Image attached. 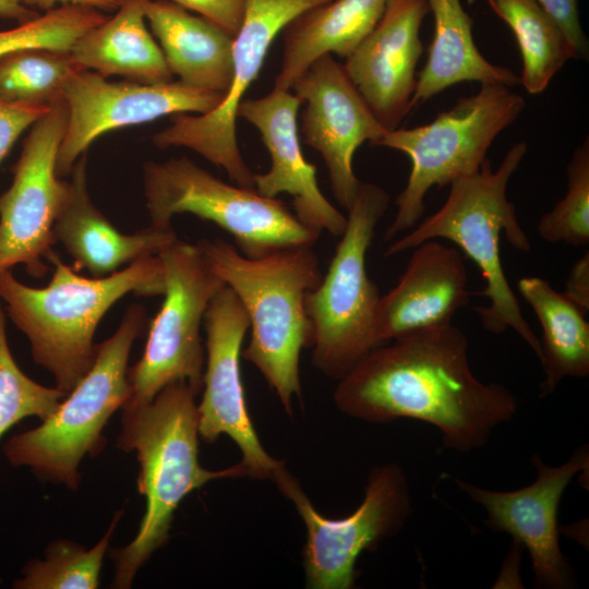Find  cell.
Masks as SVG:
<instances>
[{"label": "cell", "mask_w": 589, "mask_h": 589, "mask_svg": "<svg viewBox=\"0 0 589 589\" xmlns=\"http://www.w3.org/2000/svg\"><path fill=\"white\" fill-rule=\"evenodd\" d=\"M5 324L0 300V438L27 417L45 420L68 395L36 383L19 368L9 348Z\"/></svg>", "instance_id": "4dcf8cb0"}, {"label": "cell", "mask_w": 589, "mask_h": 589, "mask_svg": "<svg viewBox=\"0 0 589 589\" xmlns=\"http://www.w3.org/2000/svg\"><path fill=\"white\" fill-rule=\"evenodd\" d=\"M145 17L178 81L227 93L233 74L235 37L204 16L168 0H148Z\"/></svg>", "instance_id": "7402d4cb"}, {"label": "cell", "mask_w": 589, "mask_h": 589, "mask_svg": "<svg viewBox=\"0 0 589 589\" xmlns=\"http://www.w3.org/2000/svg\"><path fill=\"white\" fill-rule=\"evenodd\" d=\"M301 104L291 91L275 88L240 103L238 118L255 127L272 161L267 172L254 173V189L266 197L289 194L293 213L305 227L318 235L326 231L340 237L347 217L322 193L316 168L304 158L300 146L297 116Z\"/></svg>", "instance_id": "ac0fdd59"}, {"label": "cell", "mask_w": 589, "mask_h": 589, "mask_svg": "<svg viewBox=\"0 0 589 589\" xmlns=\"http://www.w3.org/2000/svg\"><path fill=\"white\" fill-rule=\"evenodd\" d=\"M527 149L526 142H518L506 153L497 170L492 169L486 158L478 171L453 181L443 206L394 241L384 256L412 250L431 239L453 241L477 264L484 279V288L478 296L485 297L489 305L473 308L483 328L493 334L514 329L540 359V339L521 313L500 256L502 232L517 250L529 252L531 249L506 194L509 179Z\"/></svg>", "instance_id": "5b68a950"}, {"label": "cell", "mask_w": 589, "mask_h": 589, "mask_svg": "<svg viewBox=\"0 0 589 589\" xmlns=\"http://www.w3.org/2000/svg\"><path fill=\"white\" fill-rule=\"evenodd\" d=\"M518 290L542 327L540 362L545 373L540 396L551 394L565 377L589 374V323L585 313L548 280L522 277Z\"/></svg>", "instance_id": "484cf974"}, {"label": "cell", "mask_w": 589, "mask_h": 589, "mask_svg": "<svg viewBox=\"0 0 589 589\" xmlns=\"http://www.w3.org/2000/svg\"><path fill=\"white\" fill-rule=\"evenodd\" d=\"M122 510L118 512L104 537L87 550L70 540L52 542L45 560H32L22 568L23 577L13 584L17 589H95L112 531Z\"/></svg>", "instance_id": "f1b7e54d"}, {"label": "cell", "mask_w": 589, "mask_h": 589, "mask_svg": "<svg viewBox=\"0 0 589 589\" xmlns=\"http://www.w3.org/2000/svg\"><path fill=\"white\" fill-rule=\"evenodd\" d=\"M106 20V15L92 7L53 8L16 27L0 31V58L29 48L70 51L82 36Z\"/></svg>", "instance_id": "f546056e"}, {"label": "cell", "mask_w": 589, "mask_h": 589, "mask_svg": "<svg viewBox=\"0 0 589 589\" xmlns=\"http://www.w3.org/2000/svg\"><path fill=\"white\" fill-rule=\"evenodd\" d=\"M397 285L380 297L375 339L387 344L400 336L452 323L469 301L465 261L437 239L416 248Z\"/></svg>", "instance_id": "ffe728a7"}, {"label": "cell", "mask_w": 589, "mask_h": 589, "mask_svg": "<svg viewBox=\"0 0 589 589\" xmlns=\"http://www.w3.org/2000/svg\"><path fill=\"white\" fill-rule=\"evenodd\" d=\"M332 0H244L241 27L233 39V74L220 104L203 115H173L170 124L152 136L160 148L187 147L215 166L240 187L254 189V173L237 141V111L259 76L276 36L302 12Z\"/></svg>", "instance_id": "7c38bea8"}, {"label": "cell", "mask_w": 589, "mask_h": 589, "mask_svg": "<svg viewBox=\"0 0 589 589\" xmlns=\"http://www.w3.org/2000/svg\"><path fill=\"white\" fill-rule=\"evenodd\" d=\"M143 190L151 225L172 227L177 214H193L229 233L247 257L313 247L321 236L277 197L227 183L187 157L146 161Z\"/></svg>", "instance_id": "9c48e42d"}, {"label": "cell", "mask_w": 589, "mask_h": 589, "mask_svg": "<svg viewBox=\"0 0 589 589\" xmlns=\"http://www.w3.org/2000/svg\"><path fill=\"white\" fill-rule=\"evenodd\" d=\"M148 0H124L118 12L82 36L70 50L75 64L107 77L156 84L173 81L159 45L146 26Z\"/></svg>", "instance_id": "cb8c5ba5"}, {"label": "cell", "mask_w": 589, "mask_h": 589, "mask_svg": "<svg viewBox=\"0 0 589 589\" xmlns=\"http://www.w3.org/2000/svg\"><path fill=\"white\" fill-rule=\"evenodd\" d=\"M180 7L196 12L199 15L217 24L232 37L239 32L243 14L244 0H170Z\"/></svg>", "instance_id": "e575fe53"}, {"label": "cell", "mask_w": 589, "mask_h": 589, "mask_svg": "<svg viewBox=\"0 0 589 589\" xmlns=\"http://www.w3.org/2000/svg\"><path fill=\"white\" fill-rule=\"evenodd\" d=\"M563 31L572 47L574 59L587 60L588 39L580 24L578 0H537Z\"/></svg>", "instance_id": "836d02e7"}, {"label": "cell", "mask_w": 589, "mask_h": 589, "mask_svg": "<svg viewBox=\"0 0 589 589\" xmlns=\"http://www.w3.org/2000/svg\"><path fill=\"white\" fill-rule=\"evenodd\" d=\"M205 365L197 404L200 437L212 444L223 434L241 453L249 478L274 481L286 467L263 447L248 412L240 371L248 315L235 292L224 285L211 300L203 321Z\"/></svg>", "instance_id": "5bb4252c"}, {"label": "cell", "mask_w": 589, "mask_h": 589, "mask_svg": "<svg viewBox=\"0 0 589 589\" xmlns=\"http://www.w3.org/2000/svg\"><path fill=\"white\" fill-rule=\"evenodd\" d=\"M525 106L521 95L512 87L485 83L428 124L387 131L376 146L406 154L411 171L395 201L397 212L385 231V240L404 235L418 224L431 188H442L478 171L493 141Z\"/></svg>", "instance_id": "ba28073f"}, {"label": "cell", "mask_w": 589, "mask_h": 589, "mask_svg": "<svg viewBox=\"0 0 589 589\" xmlns=\"http://www.w3.org/2000/svg\"><path fill=\"white\" fill-rule=\"evenodd\" d=\"M158 255L166 273L164 301L151 322L141 359L128 369L131 396L122 408L152 401L176 381H185L197 395L203 388L201 329L211 300L225 284L195 243L177 239Z\"/></svg>", "instance_id": "8fae6325"}, {"label": "cell", "mask_w": 589, "mask_h": 589, "mask_svg": "<svg viewBox=\"0 0 589 589\" xmlns=\"http://www.w3.org/2000/svg\"><path fill=\"white\" fill-rule=\"evenodd\" d=\"M68 108L65 132L57 157L59 177L70 176L76 160L103 134L179 113H207L225 93L197 88L180 81L147 84L111 82L80 69L63 89Z\"/></svg>", "instance_id": "9a60e30c"}, {"label": "cell", "mask_w": 589, "mask_h": 589, "mask_svg": "<svg viewBox=\"0 0 589 589\" xmlns=\"http://www.w3.org/2000/svg\"><path fill=\"white\" fill-rule=\"evenodd\" d=\"M291 89L305 104L302 140L323 158L333 194L348 211L362 183L353 171V155L366 141L376 145L387 131L330 53L313 61Z\"/></svg>", "instance_id": "2e32d148"}, {"label": "cell", "mask_w": 589, "mask_h": 589, "mask_svg": "<svg viewBox=\"0 0 589 589\" xmlns=\"http://www.w3.org/2000/svg\"><path fill=\"white\" fill-rule=\"evenodd\" d=\"M562 293L585 314L589 312V252L578 259L569 269Z\"/></svg>", "instance_id": "d590c367"}, {"label": "cell", "mask_w": 589, "mask_h": 589, "mask_svg": "<svg viewBox=\"0 0 589 589\" xmlns=\"http://www.w3.org/2000/svg\"><path fill=\"white\" fill-rule=\"evenodd\" d=\"M148 321L145 309L132 304L116 332L97 344L89 371L37 428L10 437L3 453L14 467H28L38 478L75 490L79 465L105 446L103 430L112 413L128 401L131 386L128 361L133 342Z\"/></svg>", "instance_id": "8992f818"}, {"label": "cell", "mask_w": 589, "mask_h": 589, "mask_svg": "<svg viewBox=\"0 0 589 589\" xmlns=\"http://www.w3.org/2000/svg\"><path fill=\"white\" fill-rule=\"evenodd\" d=\"M369 351L334 390L337 409L385 423L407 418L430 423L443 445L469 453L486 444L518 410L510 390L483 383L468 361L465 334L452 323L413 332Z\"/></svg>", "instance_id": "6da1fadb"}, {"label": "cell", "mask_w": 589, "mask_h": 589, "mask_svg": "<svg viewBox=\"0 0 589 589\" xmlns=\"http://www.w3.org/2000/svg\"><path fill=\"white\" fill-rule=\"evenodd\" d=\"M514 33L522 60L520 83L529 94L542 93L574 53L563 31L537 0H488Z\"/></svg>", "instance_id": "4316f807"}, {"label": "cell", "mask_w": 589, "mask_h": 589, "mask_svg": "<svg viewBox=\"0 0 589 589\" xmlns=\"http://www.w3.org/2000/svg\"><path fill=\"white\" fill-rule=\"evenodd\" d=\"M531 461L537 479L517 490H486L459 479L456 483L484 508L489 528L508 533L528 551L538 588H568L573 576L560 546L557 514L567 485L576 474L589 469L588 446L578 448L561 466H549L539 455H533Z\"/></svg>", "instance_id": "e0dca14e"}, {"label": "cell", "mask_w": 589, "mask_h": 589, "mask_svg": "<svg viewBox=\"0 0 589 589\" xmlns=\"http://www.w3.org/2000/svg\"><path fill=\"white\" fill-rule=\"evenodd\" d=\"M196 396L185 381H176L152 401L122 408L117 446L136 453L145 513L133 541L109 553L115 563L113 588H130L142 565L167 543L175 512L188 494L213 480L248 477L240 462L221 470L201 466Z\"/></svg>", "instance_id": "3957f363"}, {"label": "cell", "mask_w": 589, "mask_h": 589, "mask_svg": "<svg viewBox=\"0 0 589 589\" xmlns=\"http://www.w3.org/2000/svg\"><path fill=\"white\" fill-rule=\"evenodd\" d=\"M429 12L426 0H387L377 24L344 64L386 131L399 128L410 112L423 51L420 27Z\"/></svg>", "instance_id": "d6986e66"}, {"label": "cell", "mask_w": 589, "mask_h": 589, "mask_svg": "<svg viewBox=\"0 0 589 589\" xmlns=\"http://www.w3.org/2000/svg\"><path fill=\"white\" fill-rule=\"evenodd\" d=\"M68 120L62 98L36 121L25 137L13 179L0 195V274L23 264L35 278L56 243L53 224L68 188L57 173V157Z\"/></svg>", "instance_id": "4fadbf2b"}, {"label": "cell", "mask_w": 589, "mask_h": 589, "mask_svg": "<svg viewBox=\"0 0 589 589\" xmlns=\"http://www.w3.org/2000/svg\"><path fill=\"white\" fill-rule=\"evenodd\" d=\"M86 167L85 153L71 170L53 224L56 243H61L72 257L75 271L83 268L93 277H104L139 257L158 254L178 239L172 227L149 225L133 233L119 231L93 203Z\"/></svg>", "instance_id": "44dd1931"}, {"label": "cell", "mask_w": 589, "mask_h": 589, "mask_svg": "<svg viewBox=\"0 0 589 589\" xmlns=\"http://www.w3.org/2000/svg\"><path fill=\"white\" fill-rule=\"evenodd\" d=\"M51 105L11 104L0 98V164L20 135L44 117Z\"/></svg>", "instance_id": "d6a6232c"}, {"label": "cell", "mask_w": 589, "mask_h": 589, "mask_svg": "<svg viewBox=\"0 0 589 589\" xmlns=\"http://www.w3.org/2000/svg\"><path fill=\"white\" fill-rule=\"evenodd\" d=\"M195 244L248 315L251 338L241 357L262 373L291 414L293 398H302L300 354L312 344L304 303L323 276L317 255L312 247H296L251 259L220 238Z\"/></svg>", "instance_id": "277c9868"}, {"label": "cell", "mask_w": 589, "mask_h": 589, "mask_svg": "<svg viewBox=\"0 0 589 589\" xmlns=\"http://www.w3.org/2000/svg\"><path fill=\"white\" fill-rule=\"evenodd\" d=\"M387 0H332L311 8L283 29V60L274 88L291 91L323 55L347 59L380 21Z\"/></svg>", "instance_id": "603a6c76"}, {"label": "cell", "mask_w": 589, "mask_h": 589, "mask_svg": "<svg viewBox=\"0 0 589 589\" xmlns=\"http://www.w3.org/2000/svg\"><path fill=\"white\" fill-rule=\"evenodd\" d=\"M80 69L70 51L29 48L7 53L0 58V98L51 105L63 97L68 81Z\"/></svg>", "instance_id": "83f0119b"}, {"label": "cell", "mask_w": 589, "mask_h": 589, "mask_svg": "<svg viewBox=\"0 0 589 589\" xmlns=\"http://www.w3.org/2000/svg\"><path fill=\"white\" fill-rule=\"evenodd\" d=\"M389 196L374 183H361L347 211V225L318 285L305 297L312 329V363L324 375L340 380L377 347V286L366 272V254Z\"/></svg>", "instance_id": "52a82bcc"}, {"label": "cell", "mask_w": 589, "mask_h": 589, "mask_svg": "<svg viewBox=\"0 0 589 589\" xmlns=\"http://www.w3.org/2000/svg\"><path fill=\"white\" fill-rule=\"evenodd\" d=\"M53 265L49 284L29 287L11 269L0 274V300L5 313L29 341L34 361L69 394L92 368L97 352L96 328L122 297L163 296L166 273L158 254L139 257L125 268L104 277H85L50 250Z\"/></svg>", "instance_id": "7a4b0ae2"}, {"label": "cell", "mask_w": 589, "mask_h": 589, "mask_svg": "<svg viewBox=\"0 0 589 589\" xmlns=\"http://www.w3.org/2000/svg\"><path fill=\"white\" fill-rule=\"evenodd\" d=\"M273 482L304 522L302 564L310 589L354 588L361 553L375 550L380 542L398 533L412 514L407 477L395 462L369 472L361 504L342 518L318 513L287 468Z\"/></svg>", "instance_id": "30bf717a"}, {"label": "cell", "mask_w": 589, "mask_h": 589, "mask_svg": "<svg viewBox=\"0 0 589 589\" xmlns=\"http://www.w3.org/2000/svg\"><path fill=\"white\" fill-rule=\"evenodd\" d=\"M434 19L428 60L417 79L410 110L461 82L503 84L513 87L520 77L488 61L472 36V20L460 0H426Z\"/></svg>", "instance_id": "d4e9b609"}, {"label": "cell", "mask_w": 589, "mask_h": 589, "mask_svg": "<svg viewBox=\"0 0 589 589\" xmlns=\"http://www.w3.org/2000/svg\"><path fill=\"white\" fill-rule=\"evenodd\" d=\"M539 236L550 243L585 247L589 243V141L574 151L567 165V191L538 224Z\"/></svg>", "instance_id": "1f68e13d"}, {"label": "cell", "mask_w": 589, "mask_h": 589, "mask_svg": "<svg viewBox=\"0 0 589 589\" xmlns=\"http://www.w3.org/2000/svg\"><path fill=\"white\" fill-rule=\"evenodd\" d=\"M27 7L40 10H51L64 4H79L95 9L112 10L118 9L124 0H22Z\"/></svg>", "instance_id": "8d00e7d4"}, {"label": "cell", "mask_w": 589, "mask_h": 589, "mask_svg": "<svg viewBox=\"0 0 589 589\" xmlns=\"http://www.w3.org/2000/svg\"><path fill=\"white\" fill-rule=\"evenodd\" d=\"M38 14L22 0H0V17L15 20L19 23L27 22Z\"/></svg>", "instance_id": "74e56055"}]
</instances>
